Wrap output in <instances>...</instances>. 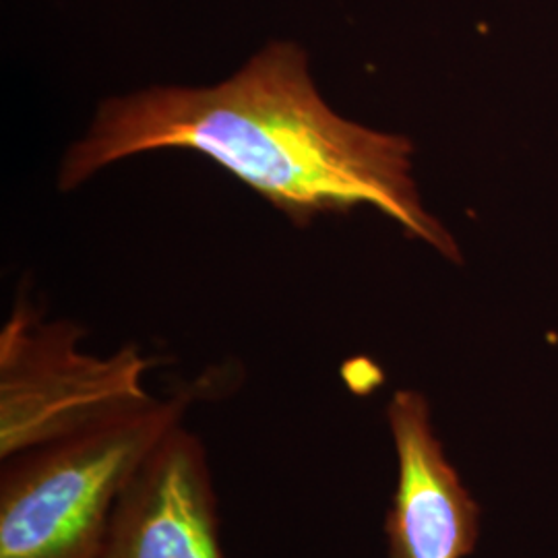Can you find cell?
I'll return each mask as SVG.
<instances>
[{"label":"cell","instance_id":"5b68a950","mask_svg":"<svg viewBox=\"0 0 558 558\" xmlns=\"http://www.w3.org/2000/svg\"><path fill=\"white\" fill-rule=\"evenodd\" d=\"M398 451V488L385 521L389 558H465L476 550L480 507L435 435L418 391H398L387 405Z\"/></svg>","mask_w":558,"mask_h":558},{"label":"cell","instance_id":"277c9868","mask_svg":"<svg viewBox=\"0 0 558 558\" xmlns=\"http://www.w3.org/2000/svg\"><path fill=\"white\" fill-rule=\"evenodd\" d=\"M98 558H226L209 456L182 422L129 480Z\"/></svg>","mask_w":558,"mask_h":558},{"label":"cell","instance_id":"6da1fadb","mask_svg":"<svg viewBox=\"0 0 558 558\" xmlns=\"http://www.w3.org/2000/svg\"><path fill=\"white\" fill-rule=\"evenodd\" d=\"M156 149L218 161L296 226L368 205L459 260L458 242L420 201L410 140L341 119L294 41H271L214 87H154L104 101L62 160L60 191Z\"/></svg>","mask_w":558,"mask_h":558},{"label":"cell","instance_id":"7a4b0ae2","mask_svg":"<svg viewBox=\"0 0 558 558\" xmlns=\"http://www.w3.org/2000/svg\"><path fill=\"white\" fill-rule=\"evenodd\" d=\"M195 391L2 459L0 558H98L129 480Z\"/></svg>","mask_w":558,"mask_h":558},{"label":"cell","instance_id":"3957f363","mask_svg":"<svg viewBox=\"0 0 558 558\" xmlns=\"http://www.w3.org/2000/svg\"><path fill=\"white\" fill-rule=\"evenodd\" d=\"M83 329L46 320L29 302L0 333V461L64 439L151 403L145 373L154 360L129 343L112 356L80 348Z\"/></svg>","mask_w":558,"mask_h":558}]
</instances>
